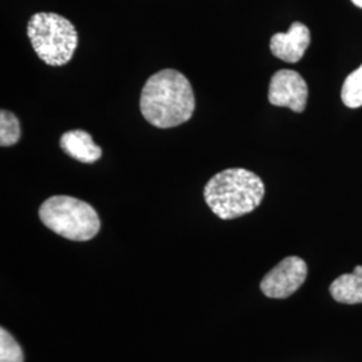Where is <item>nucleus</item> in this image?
<instances>
[{
    "instance_id": "1",
    "label": "nucleus",
    "mask_w": 362,
    "mask_h": 362,
    "mask_svg": "<svg viewBox=\"0 0 362 362\" xmlns=\"http://www.w3.org/2000/svg\"><path fill=\"white\" fill-rule=\"evenodd\" d=\"M194 89L188 78L175 69H164L148 78L140 98L144 118L156 128L179 127L194 116Z\"/></svg>"
},
{
    "instance_id": "2",
    "label": "nucleus",
    "mask_w": 362,
    "mask_h": 362,
    "mask_svg": "<svg viewBox=\"0 0 362 362\" xmlns=\"http://www.w3.org/2000/svg\"><path fill=\"white\" fill-rule=\"evenodd\" d=\"M203 194L208 207L218 218L233 220L257 209L263 202L266 188L257 173L230 168L209 179Z\"/></svg>"
},
{
    "instance_id": "3",
    "label": "nucleus",
    "mask_w": 362,
    "mask_h": 362,
    "mask_svg": "<svg viewBox=\"0 0 362 362\" xmlns=\"http://www.w3.org/2000/svg\"><path fill=\"white\" fill-rule=\"evenodd\" d=\"M39 218L52 233L74 242H88L101 228L97 211L71 196H52L42 203Z\"/></svg>"
},
{
    "instance_id": "4",
    "label": "nucleus",
    "mask_w": 362,
    "mask_h": 362,
    "mask_svg": "<svg viewBox=\"0 0 362 362\" xmlns=\"http://www.w3.org/2000/svg\"><path fill=\"white\" fill-rule=\"evenodd\" d=\"M27 35L34 52L49 66L69 64L78 46L76 27L58 13H34L27 25Z\"/></svg>"
},
{
    "instance_id": "5",
    "label": "nucleus",
    "mask_w": 362,
    "mask_h": 362,
    "mask_svg": "<svg viewBox=\"0 0 362 362\" xmlns=\"http://www.w3.org/2000/svg\"><path fill=\"white\" fill-rule=\"evenodd\" d=\"M306 278V262L299 257H287L264 275L260 290L266 297L285 299L293 296L305 284Z\"/></svg>"
},
{
    "instance_id": "6",
    "label": "nucleus",
    "mask_w": 362,
    "mask_h": 362,
    "mask_svg": "<svg viewBox=\"0 0 362 362\" xmlns=\"http://www.w3.org/2000/svg\"><path fill=\"white\" fill-rule=\"evenodd\" d=\"M308 98V83L296 70L282 69L272 76L269 88L270 104L288 107L296 113H302L306 109Z\"/></svg>"
},
{
    "instance_id": "7",
    "label": "nucleus",
    "mask_w": 362,
    "mask_h": 362,
    "mask_svg": "<svg viewBox=\"0 0 362 362\" xmlns=\"http://www.w3.org/2000/svg\"><path fill=\"white\" fill-rule=\"evenodd\" d=\"M310 30L300 22H294L287 33H276L270 40L272 55L287 64H297L310 46Z\"/></svg>"
},
{
    "instance_id": "8",
    "label": "nucleus",
    "mask_w": 362,
    "mask_h": 362,
    "mask_svg": "<svg viewBox=\"0 0 362 362\" xmlns=\"http://www.w3.org/2000/svg\"><path fill=\"white\" fill-rule=\"evenodd\" d=\"M59 146L66 155L83 164H93L103 156V149L93 141L85 130H69L62 134Z\"/></svg>"
},
{
    "instance_id": "9",
    "label": "nucleus",
    "mask_w": 362,
    "mask_h": 362,
    "mask_svg": "<svg viewBox=\"0 0 362 362\" xmlns=\"http://www.w3.org/2000/svg\"><path fill=\"white\" fill-rule=\"evenodd\" d=\"M330 294L339 303H362V266H356L351 274L338 276L330 285Z\"/></svg>"
},
{
    "instance_id": "10",
    "label": "nucleus",
    "mask_w": 362,
    "mask_h": 362,
    "mask_svg": "<svg viewBox=\"0 0 362 362\" xmlns=\"http://www.w3.org/2000/svg\"><path fill=\"white\" fill-rule=\"evenodd\" d=\"M342 103L350 109L362 106V65L345 79L341 90Z\"/></svg>"
},
{
    "instance_id": "11",
    "label": "nucleus",
    "mask_w": 362,
    "mask_h": 362,
    "mask_svg": "<svg viewBox=\"0 0 362 362\" xmlns=\"http://www.w3.org/2000/svg\"><path fill=\"white\" fill-rule=\"evenodd\" d=\"M21 124L18 117L8 110L0 112V145L13 146L21 140Z\"/></svg>"
},
{
    "instance_id": "12",
    "label": "nucleus",
    "mask_w": 362,
    "mask_h": 362,
    "mask_svg": "<svg viewBox=\"0 0 362 362\" xmlns=\"http://www.w3.org/2000/svg\"><path fill=\"white\" fill-rule=\"evenodd\" d=\"M0 362H25L21 345L4 327L0 329Z\"/></svg>"
},
{
    "instance_id": "13",
    "label": "nucleus",
    "mask_w": 362,
    "mask_h": 362,
    "mask_svg": "<svg viewBox=\"0 0 362 362\" xmlns=\"http://www.w3.org/2000/svg\"><path fill=\"white\" fill-rule=\"evenodd\" d=\"M357 7H360V8H362V0H351Z\"/></svg>"
}]
</instances>
